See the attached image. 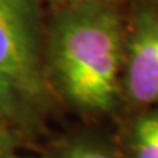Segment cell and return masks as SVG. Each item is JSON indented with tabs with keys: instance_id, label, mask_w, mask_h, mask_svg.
I'll use <instances>...</instances> for the list:
<instances>
[{
	"instance_id": "obj_1",
	"label": "cell",
	"mask_w": 158,
	"mask_h": 158,
	"mask_svg": "<svg viewBox=\"0 0 158 158\" xmlns=\"http://www.w3.org/2000/svg\"><path fill=\"white\" fill-rule=\"evenodd\" d=\"M124 29L106 0L66 6L47 41V64L64 98L86 113L116 110L122 92Z\"/></svg>"
},
{
	"instance_id": "obj_2",
	"label": "cell",
	"mask_w": 158,
	"mask_h": 158,
	"mask_svg": "<svg viewBox=\"0 0 158 158\" xmlns=\"http://www.w3.org/2000/svg\"><path fill=\"white\" fill-rule=\"evenodd\" d=\"M38 0H0V73L34 102L48 95Z\"/></svg>"
},
{
	"instance_id": "obj_3",
	"label": "cell",
	"mask_w": 158,
	"mask_h": 158,
	"mask_svg": "<svg viewBox=\"0 0 158 158\" xmlns=\"http://www.w3.org/2000/svg\"><path fill=\"white\" fill-rule=\"evenodd\" d=\"M123 97L133 106H158V7L143 6L124 40Z\"/></svg>"
},
{
	"instance_id": "obj_4",
	"label": "cell",
	"mask_w": 158,
	"mask_h": 158,
	"mask_svg": "<svg viewBox=\"0 0 158 158\" xmlns=\"http://www.w3.org/2000/svg\"><path fill=\"white\" fill-rule=\"evenodd\" d=\"M129 145L133 158H158V107L133 122Z\"/></svg>"
},
{
	"instance_id": "obj_5",
	"label": "cell",
	"mask_w": 158,
	"mask_h": 158,
	"mask_svg": "<svg viewBox=\"0 0 158 158\" xmlns=\"http://www.w3.org/2000/svg\"><path fill=\"white\" fill-rule=\"evenodd\" d=\"M32 100L25 95L10 79L0 73V120L5 123H23L31 116Z\"/></svg>"
},
{
	"instance_id": "obj_6",
	"label": "cell",
	"mask_w": 158,
	"mask_h": 158,
	"mask_svg": "<svg viewBox=\"0 0 158 158\" xmlns=\"http://www.w3.org/2000/svg\"><path fill=\"white\" fill-rule=\"evenodd\" d=\"M59 158H116L111 152L92 142L81 141L69 145Z\"/></svg>"
},
{
	"instance_id": "obj_7",
	"label": "cell",
	"mask_w": 158,
	"mask_h": 158,
	"mask_svg": "<svg viewBox=\"0 0 158 158\" xmlns=\"http://www.w3.org/2000/svg\"><path fill=\"white\" fill-rule=\"evenodd\" d=\"M15 147V138L7 129L3 120H0V158H6Z\"/></svg>"
},
{
	"instance_id": "obj_8",
	"label": "cell",
	"mask_w": 158,
	"mask_h": 158,
	"mask_svg": "<svg viewBox=\"0 0 158 158\" xmlns=\"http://www.w3.org/2000/svg\"><path fill=\"white\" fill-rule=\"evenodd\" d=\"M53 3L56 5H60V6H72V5H78V3H85V2H95V0H50Z\"/></svg>"
}]
</instances>
